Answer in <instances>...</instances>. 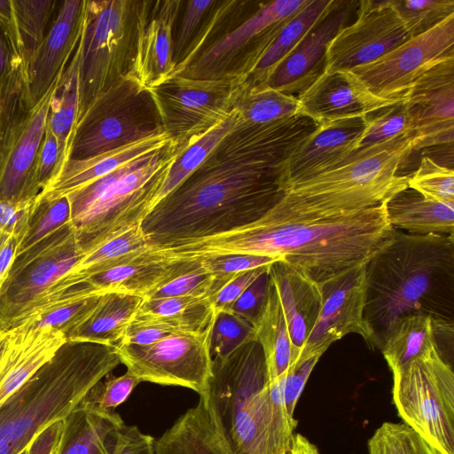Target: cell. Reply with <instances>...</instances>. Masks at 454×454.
<instances>
[{
  "label": "cell",
  "mask_w": 454,
  "mask_h": 454,
  "mask_svg": "<svg viewBox=\"0 0 454 454\" xmlns=\"http://www.w3.org/2000/svg\"><path fill=\"white\" fill-rule=\"evenodd\" d=\"M303 114L262 125L239 121L207 159L141 223L152 250L223 233L257 220L285 192L293 153L317 128Z\"/></svg>",
  "instance_id": "cell-1"
},
{
  "label": "cell",
  "mask_w": 454,
  "mask_h": 454,
  "mask_svg": "<svg viewBox=\"0 0 454 454\" xmlns=\"http://www.w3.org/2000/svg\"><path fill=\"white\" fill-rule=\"evenodd\" d=\"M386 203L339 215H320L282 198L257 220L233 230L168 245L155 252L168 258L247 254L285 261L319 282L366 262L389 237Z\"/></svg>",
  "instance_id": "cell-2"
},
{
  "label": "cell",
  "mask_w": 454,
  "mask_h": 454,
  "mask_svg": "<svg viewBox=\"0 0 454 454\" xmlns=\"http://www.w3.org/2000/svg\"><path fill=\"white\" fill-rule=\"evenodd\" d=\"M364 318L381 349L397 320L426 314L453 324L454 235L412 234L392 229L365 266Z\"/></svg>",
  "instance_id": "cell-3"
},
{
  "label": "cell",
  "mask_w": 454,
  "mask_h": 454,
  "mask_svg": "<svg viewBox=\"0 0 454 454\" xmlns=\"http://www.w3.org/2000/svg\"><path fill=\"white\" fill-rule=\"evenodd\" d=\"M285 377L269 383L257 340L212 359L205 394L232 454H290L298 422L284 404Z\"/></svg>",
  "instance_id": "cell-4"
},
{
  "label": "cell",
  "mask_w": 454,
  "mask_h": 454,
  "mask_svg": "<svg viewBox=\"0 0 454 454\" xmlns=\"http://www.w3.org/2000/svg\"><path fill=\"white\" fill-rule=\"evenodd\" d=\"M119 364L111 346L67 340L0 404V454H23L37 433L64 419Z\"/></svg>",
  "instance_id": "cell-5"
},
{
  "label": "cell",
  "mask_w": 454,
  "mask_h": 454,
  "mask_svg": "<svg viewBox=\"0 0 454 454\" xmlns=\"http://www.w3.org/2000/svg\"><path fill=\"white\" fill-rule=\"evenodd\" d=\"M185 146L173 140L67 195L83 254L141 225L168 167Z\"/></svg>",
  "instance_id": "cell-6"
},
{
  "label": "cell",
  "mask_w": 454,
  "mask_h": 454,
  "mask_svg": "<svg viewBox=\"0 0 454 454\" xmlns=\"http://www.w3.org/2000/svg\"><path fill=\"white\" fill-rule=\"evenodd\" d=\"M414 150L413 136L288 188L282 200L295 207L339 215L386 203L408 188V176L397 175Z\"/></svg>",
  "instance_id": "cell-7"
},
{
  "label": "cell",
  "mask_w": 454,
  "mask_h": 454,
  "mask_svg": "<svg viewBox=\"0 0 454 454\" xmlns=\"http://www.w3.org/2000/svg\"><path fill=\"white\" fill-rule=\"evenodd\" d=\"M83 255L71 223L17 254L0 289V332L68 301L57 286Z\"/></svg>",
  "instance_id": "cell-8"
},
{
  "label": "cell",
  "mask_w": 454,
  "mask_h": 454,
  "mask_svg": "<svg viewBox=\"0 0 454 454\" xmlns=\"http://www.w3.org/2000/svg\"><path fill=\"white\" fill-rule=\"evenodd\" d=\"M165 132L149 90L127 73L101 91L75 123L67 160H82Z\"/></svg>",
  "instance_id": "cell-9"
},
{
  "label": "cell",
  "mask_w": 454,
  "mask_h": 454,
  "mask_svg": "<svg viewBox=\"0 0 454 454\" xmlns=\"http://www.w3.org/2000/svg\"><path fill=\"white\" fill-rule=\"evenodd\" d=\"M137 7V1L85 0L78 43L76 121L101 91L128 72L133 52Z\"/></svg>",
  "instance_id": "cell-10"
},
{
  "label": "cell",
  "mask_w": 454,
  "mask_h": 454,
  "mask_svg": "<svg viewBox=\"0 0 454 454\" xmlns=\"http://www.w3.org/2000/svg\"><path fill=\"white\" fill-rule=\"evenodd\" d=\"M393 373V402L403 423L439 454H454V372L439 350Z\"/></svg>",
  "instance_id": "cell-11"
},
{
  "label": "cell",
  "mask_w": 454,
  "mask_h": 454,
  "mask_svg": "<svg viewBox=\"0 0 454 454\" xmlns=\"http://www.w3.org/2000/svg\"><path fill=\"white\" fill-rule=\"evenodd\" d=\"M247 88L243 77L231 71L213 79L175 74L149 91L164 131L187 145L227 119Z\"/></svg>",
  "instance_id": "cell-12"
},
{
  "label": "cell",
  "mask_w": 454,
  "mask_h": 454,
  "mask_svg": "<svg viewBox=\"0 0 454 454\" xmlns=\"http://www.w3.org/2000/svg\"><path fill=\"white\" fill-rule=\"evenodd\" d=\"M212 326L201 333H172L147 346L121 343L116 346L121 364L141 382L184 387L203 395L212 375Z\"/></svg>",
  "instance_id": "cell-13"
},
{
  "label": "cell",
  "mask_w": 454,
  "mask_h": 454,
  "mask_svg": "<svg viewBox=\"0 0 454 454\" xmlns=\"http://www.w3.org/2000/svg\"><path fill=\"white\" fill-rule=\"evenodd\" d=\"M454 59V14L377 60L351 71L376 96L395 99L434 66Z\"/></svg>",
  "instance_id": "cell-14"
},
{
  "label": "cell",
  "mask_w": 454,
  "mask_h": 454,
  "mask_svg": "<svg viewBox=\"0 0 454 454\" xmlns=\"http://www.w3.org/2000/svg\"><path fill=\"white\" fill-rule=\"evenodd\" d=\"M366 262L317 282L322 294L320 313L294 364L311 357L320 358L331 344L349 333L361 335L373 348V334L364 318Z\"/></svg>",
  "instance_id": "cell-15"
},
{
  "label": "cell",
  "mask_w": 454,
  "mask_h": 454,
  "mask_svg": "<svg viewBox=\"0 0 454 454\" xmlns=\"http://www.w3.org/2000/svg\"><path fill=\"white\" fill-rule=\"evenodd\" d=\"M357 4L356 20L343 27L327 47L325 72L370 64L411 38L391 0Z\"/></svg>",
  "instance_id": "cell-16"
},
{
  "label": "cell",
  "mask_w": 454,
  "mask_h": 454,
  "mask_svg": "<svg viewBox=\"0 0 454 454\" xmlns=\"http://www.w3.org/2000/svg\"><path fill=\"white\" fill-rule=\"evenodd\" d=\"M183 3L137 1L133 52L127 74L147 90L175 75L173 27Z\"/></svg>",
  "instance_id": "cell-17"
},
{
  "label": "cell",
  "mask_w": 454,
  "mask_h": 454,
  "mask_svg": "<svg viewBox=\"0 0 454 454\" xmlns=\"http://www.w3.org/2000/svg\"><path fill=\"white\" fill-rule=\"evenodd\" d=\"M413 126L414 149L454 141V59L421 75L403 95Z\"/></svg>",
  "instance_id": "cell-18"
},
{
  "label": "cell",
  "mask_w": 454,
  "mask_h": 454,
  "mask_svg": "<svg viewBox=\"0 0 454 454\" xmlns=\"http://www.w3.org/2000/svg\"><path fill=\"white\" fill-rule=\"evenodd\" d=\"M358 2L335 1L330 11L277 66L262 84L288 95L301 93L325 71L326 50Z\"/></svg>",
  "instance_id": "cell-19"
},
{
  "label": "cell",
  "mask_w": 454,
  "mask_h": 454,
  "mask_svg": "<svg viewBox=\"0 0 454 454\" xmlns=\"http://www.w3.org/2000/svg\"><path fill=\"white\" fill-rule=\"evenodd\" d=\"M402 98L374 95L351 70L325 72L297 97L300 114L318 124L365 117Z\"/></svg>",
  "instance_id": "cell-20"
},
{
  "label": "cell",
  "mask_w": 454,
  "mask_h": 454,
  "mask_svg": "<svg viewBox=\"0 0 454 454\" xmlns=\"http://www.w3.org/2000/svg\"><path fill=\"white\" fill-rule=\"evenodd\" d=\"M365 125L366 116L319 124L288 159L282 191L341 165L356 149Z\"/></svg>",
  "instance_id": "cell-21"
},
{
  "label": "cell",
  "mask_w": 454,
  "mask_h": 454,
  "mask_svg": "<svg viewBox=\"0 0 454 454\" xmlns=\"http://www.w3.org/2000/svg\"><path fill=\"white\" fill-rule=\"evenodd\" d=\"M308 1L277 0L262 4L238 27L218 38L197 55L179 75L195 79L223 76L231 70V62L241 51L271 25L294 14Z\"/></svg>",
  "instance_id": "cell-22"
},
{
  "label": "cell",
  "mask_w": 454,
  "mask_h": 454,
  "mask_svg": "<svg viewBox=\"0 0 454 454\" xmlns=\"http://www.w3.org/2000/svg\"><path fill=\"white\" fill-rule=\"evenodd\" d=\"M85 0L60 2L51 26L27 71L34 106L62 74L75 51L83 26Z\"/></svg>",
  "instance_id": "cell-23"
},
{
  "label": "cell",
  "mask_w": 454,
  "mask_h": 454,
  "mask_svg": "<svg viewBox=\"0 0 454 454\" xmlns=\"http://www.w3.org/2000/svg\"><path fill=\"white\" fill-rule=\"evenodd\" d=\"M287 323L292 342V364L298 359L320 313L318 283L304 270L277 260L269 266Z\"/></svg>",
  "instance_id": "cell-24"
},
{
  "label": "cell",
  "mask_w": 454,
  "mask_h": 454,
  "mask_svg": "<svg viewBox=\"0 0 454 454\" xmlns=\"http://www.w3.org/2000/svg\"><path fill=\"white\" fill-rule=\"evenodd\" d=\"M172 141L168 133L162 132L90 158L69 159L35 200H52L67 196L135 159L163 148Z\"/></svg>",
  "instance_id": "cell-25"
},
{
  "label": "cell",
  "mask_w": 454,
  "mask_h": 454,
  "mask_svg": "<svg viewBox=\"0 0 454 454\" xmlns=\"http://www.w3.org/2000/svg\"><path fill=\"white\" fill-rule=\"evenodd\" d=\"M64 72L32 107L26 128L0 167V200L2 201L24 203L35 200H30L27 196V183L44 136L52 98Z\"/></svg>",
  "instance_id": "cell-26"
},
{
  "label": "cell",
  "mask_w": 454,
  "mask_h": 454,
  "mask_svg": "<svg viewBox=\"0 0 454 454\" xmlns=\"http://www.w3.org/2000/svg\"><path fill=\"white\" fill-rule=\"evenodd\" d=\"M126 425L114 411H105L82 400L63 419L54 454H115Z\"/></svg>",
  "instance_id": "cell-27"
},
{
  "label": "cell",
  "mask_w": 454,
  "mask_h": 454,
  "mask_svg": "<svg viewBox=\"0 0 454 454\" xmlns=\"http://www.w3.org/2000/svg\"><path fill=\"white\" fill-rule=\"evenodd\" d=\"M0 364V404L67 340L63 333L49 327L15 328Z\"/></svg>",
  "instance_id": "cell-28"
},
{
  "label": "cell",
  "mask_w": 454,
  "mask_h": 454,
  "mask_svg": "<svg viewBox=\"0 0 454 454\" xmlns=\"http://www.w3.org/2000/svg\"><path fill=\"white\" fill-rule=\"evenodd\" d=\"M156 454H232L206 394L155 440Z\"/></svg>",
  "instance_id": "cell-29"
},
{
  "label": "cell",
  "mask_w": 454,
  "mask_h": 454,
  "mask_svg": "<svg viewBox=\"0 0 454 454\" xmlns=\"http://www.w3.org/2000/svg\"><path fill=\"white\" fill-rule=\"evenodd\" d=\"M215 316L211 298H144L130 323L159 325L172 333H201L213 325Z\"/></svg>",
  "instance_id": "cell-30"
},
{
  "label": "cell",
  "mask_w": 454,
  "mask_h": 454,
  "mask_svg": "<svg viewBox=\"0 0 454 454\" xmlns=\"http://www.w3.org/2000/svg\"><path fill=\"white\" fill-rule=\"evenodd\" d=\"M393 229L412 234L454 235V203L427 200L409 187L386 202Z\"/></svg>",
  "instance_id": "cell-31"
},
{
  "label": "cell",
  "mask_w": 454,
  "mask_h": 454,
  "mask_svg": "<svg viewBox=\"0 0 454 454\" xmlns=\"http://www.w3.org/2000/svg\"><path fill=\"white\" fill-rule=\"evenodd\" d=\"M450 327H453V324L435 320L426 314L399 318L381 348L391 372L419 356L439 350L437 338Z\"/></svg>",
  "instance_id": "cell-32"
},
{
  "label": "cell",
  "mask_w": 454,
  "mask_h": 454,
  "mask_svg": "<svg viewBox=\"0 0 454 454\" xmlns=\"http://www.w3.org/2000/svg\"><path fill=\"white\" fill-rule=\"evenodd\" d=\"M335 0H309L287 18L247 79V87L262 84L277 66L330 11Z\"/></svg>",
  "instance_id": "cell-33"
},
{
  "label": "cell",
  "mask_w": 454,
  "mask_h": 454,
  "mask_svg": "<svg viewBox=\"0 0 454 454\" xmlns=\"http://www.w3.org/2000/svg\"><path fill=\"white\" fill-rule=\"evenodd\" d=\"M143 299L123 293L105 294L93 313L67 340L119 345Z\"/></svg>",
  "instance_id": "cell-34"
},
{
  "label": "cell",
  "mask_w": 454,
  "mask_h": 454,
  "mask_svg": "<svg viewBox=\"0 0 454 454\" xmlns=\"http://www.w3.org/2000/svg\"><path fill=\"white\" fill-rule=\"evenodd\" d=\"M149 249L140 225L132 227L84 254L75 267L59 281L57 292H63L94 275L128 263Z\"/></svg>",
  "instance_id": "cell-35"
},
{
  "label": "cell",
  "mask_w": 454,
  "mask_h": 454,
  "mask_svg": "<svg viewBox=\"0 0 454 454\" xmlns=\"http://www.w3.org/2000/svg\"><path fill=\"white\" fill-rule=\"evenodd\" d=\"M256 340L260 343L267 367L269 382L288 371L292 364V342L276 286L270 277L268 295L254 324Z\"/></svg>",
  "instance_id": "cell-36"
},
{
  "label": "cell",
  "mask_w": 454,
  "mask_h": 454,
  "mask_svg": "<svg viewBox=\"0 0 454 454\" xmlns=\"http://www.w3.org/2000/svg\"><path fill=\"white\" fill-rule=\"evenodd\" d=\"M79 59L80 49L79 45H77L60 79L51 105L47 125L57 138L59 153V161L52 178L59 172L64 163L67 160L71 137L77 120L79 107Z\"/></svg>",
  "instance_id": "cell-37"
},
{
  "label": "cell",
  "mask_w": 454,
  "mask_h": 454,
  "mask_svg": "<svg viewBox=\"0 0 454 454\" xmlns=\"http://www.w3.org/2000/svg\"><path fill=\"white\" fill-rule=\"evenodd\" d=\"M238 121L239 113L234 108L227 119L194 138L185 146L168 167L153 200L152 209L207 159L218 144L235 128Z\"/></svg>",
  "instance_id": "cell-38"
},
{
  "label": "cell",
  "mask_w": 454,
  "mask_h": 454,
  "mask_svg": "<svg viewBox=\"0 0 454 454\" xmlns=\"http://www.w3.org/2000/svg\"><path fill=\"white\" fill-rule=\"evenodd\" d=\"M20 43V61L27 80L29 67L56 16V0H12Z\"/></svg>",
  "instance_id": "cell-39"
},
{
  "label": "cell",
  "mask_w": 454,
  "mask_h": 454,
  "mask_svg": "<svg viewBox=\"0 0 454 454\" xmlns=\"http://www.w3.org/2000/svg\"><path fill=\"white\" fill-rule=\"evenodd\" d=\"M413 136V126L407 105L403 98L366 116V125L354 153L342 163L367 155L373 149Z\"/></svg>",
  "instance_id": "cell-40"
},
{
  "label": "cell",
  "mask_w": 454,
  "mask_h": 454,
  "mask_svg": "<svg viewBox=\"0 0 454 454\" xmlns=\"http://www.w3.org/2000/svg\"><path fill=\"white\" fill-rule=\"evenodd\" d=\"M235 108L240 122L248 125L268 124L300 114L297 97L263 84L247 87Z\"/></svg>",
  "instance_id": "cell-41"
},
{
  "label": "cell",
  "mask_w": 454,
  "mask_h": 454,
  "mask_svg": "<svg viewBox=\"0 0 454 454\" xmlns=\"http://www.w3.org/2000/svg\"><path fill=\"white\" fill-rule=\"evenodd\" d=\"M70 223L71 208L67 196L52 200H35L27 230L20 240L17 254Z\"/></svg>",
  "instance_id": "cell-42"
},
{
  "label": "cell",
  "mask_w": 454,
  "mask_h": 454,
  "mask_svg": "<svg viewBox=\"0 0 454 454\" xmlns=\"http://www.w3.org/2000/svg\"><path fill=\"white\" fill-rule=\"evenodd\" d=\"M105 294L86 295L62 303L19 327H49L63 333L67 340L93 313Z\"/></svg>",
  "instance_id": "cell-43"
},
{
  "label": "cell",
  "mask_w": 454,
  "mask_h": 454,
  "mask_svg": "<svg viewBox=\"0 0 454 454\" xmlns=\"http://www.w3.org/2000/svg\"><path fill=\"white\" fill-rule=\"evenodd\" d=\"M368 454L439 453L406 424L384 422L368 440Z\"/></svg>",
  "instance_id": "cell-44"
},
{
  "label": "cell",
  "mask_w": 454,
  "mask_h": 454,
  "mask_svg": "<svg viewBox=\"0 0 454 454\" xmlns=\"http://www.w3.org/2000/svg\"><path fill=\"white\" fill-rule=\"evenodd\" d=\"M254 340L256 331L251 322L230 311H215L209 339L212 359L226 357Z\"/></svg>",
  "instance_id": "cell-45"
},
{
  "label": "cell",
  "mask_w": 454,
  "mask_h": 454,
  "mask_svg": "<svg viewBox=\"0 0 454 454\" xmlns=\"http://www.w3.org/2000/svg\"><path fill=\"white\" fill-rule=\"evenodd\" d=\"M236 274H215L200 269L172 279L145 298L191 296L214 300L222 287Z\"/></svg>",
  "instance_id": "cell-46"
},
{
  "label": "cell",
  "mask_w": 454,
  "mask_h": 454,
  "mask_svg": "<svg viewBox=\"0 0 454 454\" xmlns=\"http://www.w3.org/2000/svg\"><path fill=\"white\" fill-rule=\"evenodd\" d=\"M411 37L423 34L451 14L454 0H391Z\"/></svg>",
  "instance_id": "cell-47"
},
{
  "label": "cell",
  "mask_w": 454,
  "mask_h": 454,
  "mask_svg": "<svg viewBox=\"0 0 454 454\" xmlns=\"http://www.w3.org/2000/svg\"><path fill=\"white\" fill-rule=\"evenodd\" d=\"M408 187L424 198L454 203V171L424 156L417 171L408 179Z\"/></svg>",
  "instance_id": "cell-48"
},
{
  "label": "cell",
  "mask_w": 454,
  "mask_h": 454,
  "mask_svg": "<svg viewBox=\"0 0 454 454\" xmlns=\"http://www.w3.org/2000/svg\"><path fill=\"white\" fill-rule=\"evenodd\" d=\"M140 382V380L129 371L119 377H107L104 382L97 383L82 401L101 411H114L115 408L128 399Z\"/></svg>",
  "instance_id": "cell-49"
},
{
  "label": "cell",
  "mask_w": 454,
  "mask_h": 454,
  "mask_svg": "<svg viewBox=\"0 0 454 454\" xmlns=\"http://www.w3.org/2000/svg\"><path fill=\"white\" fill-rule=\"evenodd\" d=\"M59 156L57 138L47 125L27 183V196L30 200H35L54 176Z\"/></svg>",
  "instance_id": "cell-50"
},
{
  "label": "cell",
  "mask_w": 454,
  "mask_h": 454,
  "mask_svg": "<svg viewBox=\"0 0 454 454\" xmlns=\"http://www.w3.org/2000/svg\"><path fill=\"white\" fill-rule=\"evenodd\" d=\"M202 268L215 274H236L255 268L270 265L278 260L272 257L247 254H222L195 257Z\"/></svg>",
  "instance_id": "cell-51"
},
{
  "label": "cell",
  "mask_w": 454,
  "mask_h": 454,
  "mask_svg": "<svg viewBox=\"0 0 454 454\" xmlns=\"http://www.w3.org/2000/svg\"><path fill=\"white\" fill-rule=\"evenodd\" d=\"M215 1L191 0L186 2L180 27L173 41V60L176 64L180 62L187 48L190 40L194 35L195 30L200 24L205 14L212 8Z\"/></svg>",
  "instance_id": "cell-52"
},
{
  "label": "cell",
  "mask_w": 454,
  "mask_h": 454,
  "mask_svg": "<svg viewBox=\"0 0 454 454\" xmlns=\"http://www.w3.org/2000/svg\"><path fill=\"white\" fill-rule=\"evenodd\" d=\"M269 284L268 267L250 284L228 311L242 317L254 325L266 302Z\"/></svg>",
  "instance_id": "cell-53"
},
{
  "label": "cell",
  "mask_w": 454,
  "mask_h": 454,
  "mask_svg": "<svg viewBox=\"0 0 454 454\" xmlns=\"http://www.w3.org/2000/svg\"><path fill=\"white\" fill-rule=\"evenodd\" d=\"M319 358L311 357L291 365L286 374L283 387V400L287 414L294 412L305 384Z\"/></svg>",
  "instance_id": "cell-54"
},
{
  "label": "cell",
  "mask_w": 454,
  "mask_h": 454,
  "mask_svg": "<svg viewBox=\"0 0 454 454\" xmlns=\"http://www.w3.org/2000/svg\"><path fill=\"white\" fill-rule=\"evenodd\" d=\"M269 266L255 268L234 275L215 296L213 300L215 310L228 311L250 284Z\"/></svg>",
  "instance_id": "cell-55"
},
{
  "label": "cell",
  "mask_w": 454,
  "mask_h": 454,
  "mask_svg": "<svg viewBox=\"0 0 454 454\" xmlns=\"http://www.w3.org/2000/svg\"><path fill=\"white\" fill-rule=\"evenodd\" d=\"M35 201L13 203L0 200V231L15 235L20 243L27 230Z\"/></svg>",
  "instance_id": "cell-56"
},
{
  "label": "cell",
  "mask_w": 454,
  "mask_h": 454,
  "mask_svg": "<svg viewBox=\"0 0 454 454\" xmlns=\"http://www.w3.org/2000/svg\"><path fill=\"white\" fill-rule=\"evenodd\" d=\"M63 432V419L45 427L31 440L23 454H54Z\"/></svg>",
  "instance_id": "cell-57"
},
{
  "label": "cell",
  "mask_w": 454,
  "mask_h": 454,
  "mask_svg": "<svg viewBox=\"0 0 454 454\" xmlns=\"http://www.w3.org/2000/svg\"><path fill=\"white\" fill-rule=\"evenodd\" d=\"M115 454H156L155 439L136 426H126Z\"/></svg>",
  "instance_id": "cell-58"
},
{
  "label": "cell",
  "mask_w": 454,
  "mask_h": 454,
  "mask_svg": "<svg viewBox=\"0 0 454 454\" xmlns=\"http://www.w3.org/2000/svg\"><path fill=\"white\" fill-rule=\"evenodd\" d=\"M170 333L172 332L162 326L130 323L121 343L147 346L157 342Z\"/></svg>",
  "instance_id": "cell-59"
},
{
  "label": "cell",
  "mask_w": 454,
  "mask_h": 454,
  "mask_svg": "<svg viewBox=\"0 0 454 454\" xmlns=\"http://www.w3.org/2000/svg\"><path fill=\"white\" fill-rule=\"evenodd\" d=\"M0 26L11 44L13 59L20 60V43L12 0H0Z\"/></svg>",
  "instance_id": "cell-60"
},
{
  "label": "cell",
  "mask_w": 454,
  "mask_h": 454,
  "mask_svg": "<svg viewBox=\"0 0 454 454\" xmlns=\"http://www.w3.org/2000/svg\"><path fill=\"white\" fill-rule=\"evenodd\" d=\"M18 246L19 239L15 235L0 231V289L17 255Z\"/></svg>",
  "instance_id": "cell-61"
},
{
  "label": "cell",
  "mask_w": 454,
  "mask_h": 454,
  "mask_svg": "<svg viewBox=\"0 0 454 454\" xmlns=\"http://www.w3.org/2000/svg\"><path fill=\"white\" fill-rule=\"evenodd\" d=\"M13 54L9 40L0 26V84L11 70Z\"/></svg>",
  "instance_id": "cell-62"
},
{
  "label": "cell",
  "mask_w": 454,
  "mask_h": 454,
  "mask_svg": "<svg viewBox=\"0 0 454 454\" xmlns=\"http://www.w3.org/2000/svg\"><path fill=\"white\" fill-rule=\"evenodd\" d=\"M290 454H321L315 444L301 434H294Z\"/></svg>",
  "instance_id": "cell-63"
},
{
  "label": "cell",
  "mask_w": 454,
  "mask_h": 454,
  "mask_svg": "<svg viewBox=\"0 0 454 454\" xmlns=\"http://www.w3.org/2000/svg\"><path fill=\"white\" fill-rule=\"evenodd\" d=\"M10 337V332H0V364L8 348Z\"/></svg>",
  "instance_id": "cell-64"
}]
</instances>
